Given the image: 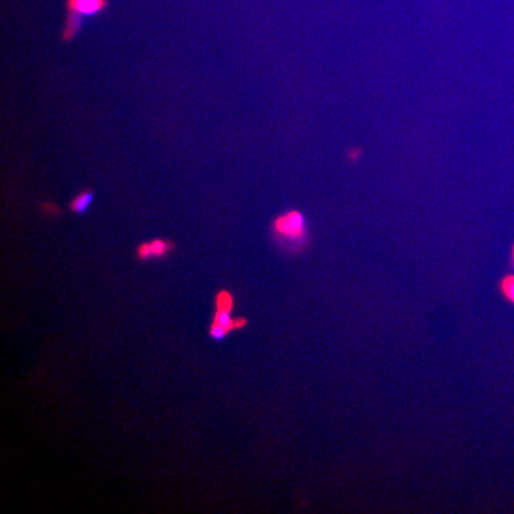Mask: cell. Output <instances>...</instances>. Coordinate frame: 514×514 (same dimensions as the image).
I'll list each match as a JSON object with an SVG mask.
<instances>
[{"mask_svg": "<svg viewBox=\"0 0 514 514\" xmlns=\"http://www.w3.org/2000/svg\"><path fill=\"white\" fill-rule=\"evenodd\" d=\"M270 231L276 244L287 253L297 254L308 245V225L305 216L299 209H289L276 217Z\"/></svg>", "mask_w": 514, "mask_h": 514, "instance_id": "6da1fadb", "label": "cell"}, {"mask_svg": "<svg viewBox=\"0 0 514 514\" xmlns=\"http://www.w3.org/2000/svg\"><path fill=\"white\" fill-rule=\"evenodd\" d=\"M214 312L209 323L208 334L211 339L222 342L231 332L242 331L247 328V317H233V311L236 307V298L230 290L222 289L214 295Z\"/></svg>", "mask_w": 514, "mask_h": 514, "instance_id": "7a4b0ae2", "label": "cell"}, {"mask_svg": "<svg viewBox=\"0 0 514 514\" xmlns=\"http://www.w3.org/2000/svg\"><path fill=\"white\" fill-rule=\"evenodd\" d=\"M110 6V0H65L66 18L61 39L72 43L82 27L83 19L102 15Z\"/></svg>", "mask_w": 514, "mask_h": 514, "instance_id": "3957f363", "label": "cell"}, {"mask_svg": "<svg viewBox=\"0 0 514 514\" xmlns=\"http://www.w3.org/2000/svg\"><path fill=\"white\" fill-rule=\"evenodd\" d=\"M177 244L173 240L153 239L138 246L136 250V259L141 262L151 259H163L169 256Z\"/></svg>", "mask_w": 514, "mask_h": 514, "instance_id": "277c9868", "label": "cell"}, {"mask_svg": "<svg viewBox=\"0 0 514 514\" xmlns=\"http://www.w3.org/2000/svg\"><path fill=\"white\" fill-rule=\"evenodd\" d=\"M94 198V190L87 188L75 195L69 203L70 211L75 214H83L87 212Z\"/></svg>", "mask_w": 514, "mask_h": 514, "instance_id": "5b68a950", "label": "cell"}, {"mask_svg": "<svg viewBox=\"0 0 514 514\" xmlns=\"http://www.w3.org/2000/svg\"><path fill=\"white\" fill-rule=\"evenodd\" d=\"M500 289L503 295L508 299L510 302L514 304V275H508L502 279L500 283Z\"/></svg>", "mask_w": 514, "mask_h": 514, "instance_id": "8992f818", "label": "cell"}, {"mask_svg": "<svg viewBox=\"0 0 514 514\" xmlns=\"http://www.w3.org/2000/svg\"><path fill=\"white\" fill-rule=\"evenodd\" d=\"M511 265H513V267L514 268V244L513 246V248H511Z\"/></svg>", "mask_w": 514, "mask_h": 514, "instance_id": "52a82bcc", "label": "cell"}]
</instances>
